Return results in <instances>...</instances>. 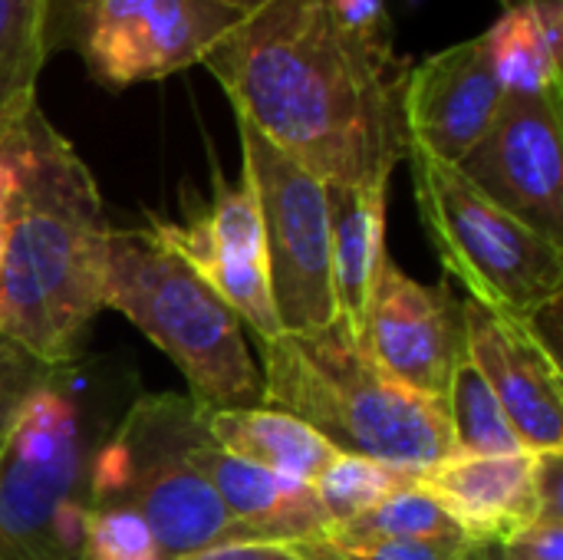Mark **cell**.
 <instances>
[{
    "label": "cell",
    "mask_w": 563,
    "mask_h": 560,
    "mask_svg": "<svg viewBox=\"0 0 563 560\" xmlns=\"http://www.w3.org/2000/svg\"><path fill=\"white\" fill-rule=\"evenodd\" d=\"M238 3L241 17L205 56L238 119L323 185L389 188L412 149V59L393 36L343 23L327 0Z\"/></svg>",
    "instance_id": "6da1fadb"
},
{
    "label": "cell",
    "mask_w": 563,
    "mask_h": 560,
    "mask_svg": "<svg viewBox=\"0 0 563 560\" xmlns=\"http://www.w3.org/2000/svg\"><path fill=\"white\" fill-rule=\"evenodd\" d=\"M16 165L3 211L0 337L49 366H66L106 310L109 218L89 165L30 106L0 139Z\"/></svg>",
    "instance_id": "7a4b0ae2"
},
{
    "label": "cell",
    "mask_w": 563,
    "mask_h": 560,
    "mask_svg": "<svg viewBox=\"0 0 563 560\" xmlns=\"http://www.w3.org/2000/svg\"><path fill=\"white\" fill-rule=\"evenodd\" d=\"M254 343L264 403L303 419L333 449L412 472L455 455L445 403L393 383L343 320Z\"/></svg>",
    "instance_id": "3957f363"
},
{
    "label": "cell",
    "mask_w": 563,
    "mask_h": 560,
    "mask_svg": "<svg viewBox=\"0 0 563 560\" xmlns=\"http://www.w3.org/2000/svg\"><path fill=\"white\" fill-rule=\"evenodd\" d=\"M102 304L132 320L178 366L201 406L247 409L264 403L244 323L152 221L109 231Z\"/></svg>",
    "instance_id": "277c9868"
},
{
    "label": "cell",
    "mask_w": 563,
    "mask_h": 560,
    "mask_svg": "<svg viewBox=\"0 0 563 560\" xmlns=\"http://www.w3.org/2000/svg\"><path fill=\"white\" fill-rule=\"evenodd\" d=\"M419 218L465 300L534 320L561 304L563 248L488 201L455 165L409 149Z\"/></svg>",
    "instance_id": "5b68a950"
},
{
    "label": "cell",
    "mask_w": 563,
    "mask_h": 560,
    "mask_svg": "<svg viewBox=\"0 0 563 560\" xmlns=\"http://www.w3.org/2000/svg\"><path fill=\"white\" fill-rule=\"evenodd\" d=\"M238 0H46V56L73 50L106 89L181 73L221 43Z\"/></svg>",
    "instance_id": "8992f818"
},
{
    "label": "cell",
    "mask_w": 563,
    "mask_h": 560,
    "mask_svg": "<svg viewBox=\"0 0 563 560\" xmlns=\"http://www.w3.org/2000/svg\"><path fill=\"white\" fill-rule=\"evenodd\" d=\"M244 182L251 185L267 254V284L280 330H323L340 320L333 297V241L327 185L238 119Z\"/></svg>",
    "instance_id": "52a82bcc"
},
{
    "label": "cell",
    "mask_w": 563,
    "mask_h": 560,
    "mask_svg": "<svg viewBox=\"0 0 563 560\" xmlns=\"http://www.w3.org/2000/svg\"><path fill=\"white\" fill-rule=\"evenodd\" d=\"M115 439L129 455V482L112 508L135 512L155 535L162 558H185L218 545L228 512L188 452L211 439L208 406L191 396L139 399Z\"/></svg>",
    "instance_id": "ba28073f"
},
{
    "label": "cell",
    "mask_w": 563,
    "mask_h": 560,
    "mask_svg": "<svg viewBox=\"0 0 563 560\" xmlns=\"http://www.w3.org/2000/svg\"><path fill=\"white\" fill-rule=\"evenodd\" d=\"M63 373L33 393L0 446V560H59L49 518L82 495V429Z\"/></svg>",
    "instance_id": "9c48e42d"
},
{
    "label": "cell",
    "mask_w": 563,
    "mask_h": 560,
    "mask_svg": "<svg viewBox=\"0 0 563 560\" xmlns=\"http://www.w3.org/2000/svg\"><path fill=\"white\" fill-rule=\"evenodd\" d=\"M455 168L488 201L563 248V102L505 92L488 132Z\"/></svg>",
    "instance_id": "30bf717a"
},
{
    "label": "cell",
    "mask_w": 563,
    "mask_h": 560,
    "mask_svg": "<svg viewBox=\"0 0 563 560\" xmlns=\"http://www.w3.org/2000/svg\"><path fill=\"white\" fill-rule=\"evenodd\" d=\"M356 337L393 383L442 403L452 370L465 356L462 297L449 284H419L389 257Z\"/></svg>",
    "instance_id": "8fae6325"
},
{
    "label": "cell",
    "mask_w": 563,
    "mask_h": 560,
    "mask_svg": "<svg viewBox=\"0 0 563 560\" xmlns=\"http://www.w3.org/2000/svg\"><path fill=\"white\" fill-rule=\"evenodd\" d=\"M155 231L195 267V274L238 314L254 340H271L280 333L271 284L261 208L251 185H238L214 175V191L208 205L188 211L185 224L148 218Z\"/></svg>",
    "instance_id": "7c38bea8"
},
{
    "label": "cell",
    "mask_w": 563,
    "mask_h": 560,
    "mask_svg": "<svg viewBox=\"0 0 563 560\" xmlns=\"http://www.w3.org/2000/svg\"><path fill=\"white\" fill-rule=\"evenodd\" d=\"M561 452L538 455H449L422 469L416 488L426 492L452 525L488 548L518 538L544 515H563Z\"/></svg>",
    "instance_id": "4fadbf2b"
},
{
    "label": "cell",
    "mask_w": 563,
    "mask_h": 560,
    "mask_svg": "<svg viewBox=\"0 0 563 560\" xmlns=\"http://www.w3.org/2000/svg\"><path fill=\"white\" fill-rule=\"evenodd\" d=\"M465 356L501 403L521 446L563 452V373L558 347L534 320L495 314L462 297Z\"/></svg>",
    "instance_id": "5bb4252c"
},
{
    "label": "cell",
    "mask_w": 563,
    "mask_h": 560,
    "mask_svg": "<svg viewBox=\"0 0 563 560\" xmlns=\"http://www.w3.org/2000/svg\"><path fill=\"white\" fill-rule=\"evenodd\" d=\"M501 96L485 36L412 63L406 83L409 145L435 162L459 165L488 132Z\"/></svg>",
    "instance_id": "9a60e30c"
},
{
    "label": "cell",
    "mask_w": 563,
    "mask_h": 560,
    "mask_svg": "<svg viewBox=\"0 0 563 560\" xmlns=\"http://www.w3.org/2000/svg\"><path fill=\"white\" fill-rule=\"evenodd\" d=\"M191 465L211 482L224 512L228 531L218 545L231 541H271L303 545L330 531V521L317 502L313 485L284 479L221 452L211 439L188 452Z\"/></svg>",
    "instance_id": "2e32d148"
},
{
    "label": "cell",
    "mask_w": 563,
    "mask_h": 560,
    "mask_svg": "<svg viewBox=\"0 0 563 560\" xmlns=\"http://www.w3.org/2000/svg\"><path fill=\"white\" fill-rule=\"evenodd\" d=\"M330 241H333V297L340 320L360 333L386 248V188H340L327 185Z\"/></svg>",
    "instance_id": "e0dca14e"
},
{
    "label": "cell",
    "mask_w": 563,
    "mask_h": 560,
    "mask_svg": "<svg viewBox=\"0 0 563 560\" xmlns=\"http://www.w3.org/2000/svg\"><path fill=\"white\" fill-rule=\"evenodd\" d=\"M208 436L221 452L307 485H313L340 452L303 419L274 406L208 409Z\"/></svg>",
    "instance_id": "ac0fdd59"
},
{
    "label": "cell",
    "mask_w": 563,
    "mask_h": 560,
    "mask_svg": "<svg viewBox=\"0 0 563 560\" xmlns=\"http://www.w3.org/2000/svg\"><path fill=\"white\" fill-rule=\"evenodd\" d=\"M485 46L505 92L548 96L551 102H563V50L548 40L528 7L501 3V17L485 33Z\"/></svg>",
    "instance_id": "d6986e66"
},
{
    "label": "cell",
    "mask_w": 563,
    "mask_h": 560,
    "mask_svg": "<svg viewBox=\"0 0 563 560\" xmlns=\"http://www.w3.org/2000/svg\"><path fill=\"white\" fill-rule=\"evenodd\" d=\"M445 416L452 426V442L459 455H518L528 452L511 429L501 403L482 380V373L468 363V356L459 360L452 370L449 389H445Z\"/></svg>",
    "instance_id": "ffe728a7"
},
{
    "label": "cell",
    "mask_w": 563,
    "mask_h": 560,
    "mask_svg": "<svg viewBox=\"0 0 563 560\" xmlns=\"http://www.w3.org/2000/svg\"><path fill=\"white\" fill-rule=\"evenodd\" d=\"M419 479V472L412 469H399L369 455H356V452H336L333 462L320 472V479L313 482L317 502L330 521V528H340L366 512H373L376 505L389 502L393 495L412 488Z\"/></svg>",
    "instance_id": "44dd1931"
},
{
    "label": "cell",
    "mask_w": 563,
    "mask_h": 560,
    "mask_svg": "<svg viewBox=\"0 0 563 560\" xmlns=\"http://www.w3.org/2000/svg\"><path fill=\"white\" fill-rule=\"evenodd\" d=\"M290 548L303 560H488V545H478L462 535L439 541H396L323 531L320 538Z\"/></svg>",
    "instance_id": "7402d4cb"
},
{
    "label": "cell",
    "mask_w": 563,
    "mask_h": 560,
    "mask_svg": "<svg viewBox=\"0 0 563 560\" xmlns=\"http://www.w3.org/2000/svg\"><path fill=\"white\" fill-rule=\"evenodd\" d=\"M46 0H0V96L36 92L46 63Z\"/></svg>",
    "instance_id": "603a6c76"
},
{
    "label": "cell",
    "mask_w": 563,
    "mask_h": 560,
    "mask_svg": "<svg viewBox=\"0 0 563 560\" xmlns=\"http://www.w3.org/2000/svg\"><path fill=\"white\" fill-rule=\"evenodd\" d=\"M330 531H343L350 538H396V541H439V538L462 535L452 525V518L416 485L393 495L389 502L376 505L373 512H366L340 528H330Z\"/></svg>",
    "instance_id": "cb8c5ba5"
},
{
    "label": "cell",
    "mask_w": 563,
    "mask_h": 560,
    "mask_svg": "<svg viewBox=\"0 0 563 560\" xmlns=\"http://www.w3.org/2000/svg\"><path fill=\"white\" fill-rule=\"evenodd\" d=\"M86 560H165L148 525L129 508H92Z\"/></svg>",
    "instance_id": "d4e9b609"
},
{
    "label": "cell",
    "mask_w": 563,
    "mask_h": 560,
    "mask_svg": "<svg viewBox=\"0 0 563 560\" xmlns=\"http://www.w3.org/2000/svg\"><path fill=\"white\" fill-rule=\"evenodd\" d=\"M63 370L36 360L23 347L0 337V446L10 436V429H13L16 416L23 413V406L33 399V393L43 389L46 383H53Z\"/></svg>",
    "instance_id": "484cf974"
},
{
    "label": "cell",
    "mask_w": 563,
    "mask_h": 560,
    "mask_svg": "<svg viewBox=\"0 0 563 560\" xmlns=\"http://www.w3.org/2000/svg\"><path fill=\"white\" fill-rule=\"evenodd\" d=\"M505 560H563V515H544L518 538L495 548Z\"/></svg>",
    "instance_id": "4316f807"
},
{
    "label": "cell",
    "mask_w": 563,
    "mask_h": 560,
    "mask_svg": "<svg viewBox=\"0 0 563 560\" xmlns=\"http://www.w3.org/2000/svg\"><path fill=\"white\" fill-rule=\"evenodd\" d=\"M172 560H303L290 545H271V541H231V545H211L205 551L185 554Z\"/></svg>",
    "instance_id": "83f0119b"
},
{
    "label": "cell",
    "mask_w": 563,
    "mask_h": 560,
    "mask_svg": "<svg viewBox=\"0 0 563 560\" xmlns=\"http://www.w3.org/2000/svg\"><path fill=\"white\" fill-rule=\"evenodd\" d=\"M333 7V13L363 30V33H379V36H393V20L386 10V0H327Z\"/></svg>",
    "instance_id": "f1b7e54d"
},
{
    "label": "cell",
    "mask_w": 563,
    "mask_h": 560,
    "mask_svg": "<svg viewBox=\"0 0 563 560\" xmlns=\"http://www.w3.org/2000/svg\"><path fill=\"white\" fill-rule=\"evenodd\" d=\"M501 3H521V7H528L538 17V23L548 33V40L558 50H563V0H501Z\"/></svg>",
    "instance_id": "f546056e"
},
{
    "label": "cell",
    "mask_w": 563,
    "mask_h": 560,
    "mask_svg": "<svg viewBox=\"0 0 563 560\" xmlns=\"http://www.w3.org/2000/svg\"><path fill=\"white\" fill-rule=\"evenodd\" d=\"M36 106V92H26V96H0V139L16 125V119Z\"/></svg>",
    "instance_id": "4dcf8cb0"
},
{
    "label": "cell",
    "mask_w": 563,
    "mask_h": 560,
    "mask_svg": "<svg viewBox=\"0 0 563 560\" xmlns=\"http://www.w3.org/2000/svg\"><path fill=\"white\" fill-rule=\"evenodd\" d=\"M0 254H3V215H0Z\"/></svg>",
    "instance_id": "1f68e13d"
}]
</instances>
